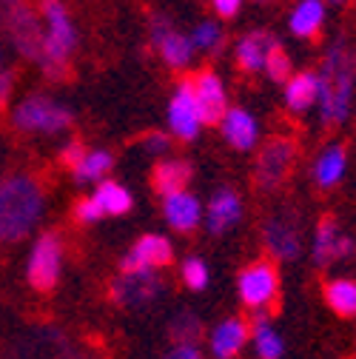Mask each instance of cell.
I'll list each match as a JSON object with an SVG mask.
<instances>
[{"instance_id":"obj_19","label":"cell","mask_w":356,"mask_h":359,"mask_svg":"<svg viewBox=\"0 0 356 359\" xmlns=\"http://www.w3.org/2000/svg\"><path fill=\"white\" fill-rule=\"evenodd\" d=\"M317 97H320V80L314 72H294L285 80V106L294 114H302L310 106H317Z\"/></svg>"},{"instance_id":"obj_31","label":"cell","mask_w":356,"mask_h":359,"mask_svg":"<svg viewBox=\"0 0 356 359\" xmlns=\"http://www.w3.org/2000/svg\"><path fill=\"white\" fill-rule=\"evenodd\" d=\"M191 43H194V49H200V52H217L222 46V29H219V23H214V20L197 23V29L191 32Z\"/></svg>"},{"instance_id":"obj_4","label":"cell","mask_w":356,"mask_h":359,"mask_svg":"<svg viewBox=\"0 0 356 359\" xmlns=\"http://www.w3.org/2000/svg\"><path fill=\"white\" fill-rule=\"evenodd\" d=\"M0 26H4L12 46L32 63H40L46 32L40 26V18L26 0H0Z\"/></svg>"},{"instance_id":"obj_11","label":"cell","mask_w":356,"mask_h":359,"mask_svg":"<svg viewBox=\"0 0 356 359\" xmlns=\"http://www.w3.org/2000/svg\"><path fill=\"white\" fill-rule=\"evenodd\" d=\"M262 243H265V251H268L274 259H282V262L296 259L302 254L299 222L294 217H285V214L268 217L262 226Z\"/></svg>"},{"instance_id":"obj_37","label":"cell","mask_w":356,"mask_h":359,"mask_svg":"<svg viewBox=\"0 0 356 359\" xmlns=\"http://www.w3.org/2000/svg\"><path fill=\"white\" fill-rule=\"evenodd\" d=\"M168 32H171V20H168L165 15H154V18H151V43H154V46H157V43H160Z\"/></svg>"},{"instance_id":"obj_16","label":"cell","mask_w":356,"mask_h":359,"mask_svg":"<svg viewBox=\"0 0 356 359\" xmlns=\"http://www.w3.org/2000/svg\"><path fill=\"white\" fill-rule=\"evenodd\" d=\"M163 214H165V222L174 231H194L200 226V219H203L200 200L194 194H189L186 189L171 191V194L163 197Z\"/></svg>"},{"instance_id":"obj_38","label":"cell","mask_w":356,"mask_h":359,"mask_svg":"<svg viewBox=\"0 0 356 359\" xmlns=\"http://www.w3.org/2000/svg\"><path fill=\"white\" fill-rule=\"evenodd\" d=\"M12 86H15V74L4 66L0 69V109L9 103V95H12Z\"/></svg>"},{"instance_id":"obj_17","label":"cell","mask_w":356,"mask_h":359,"mask_svg":"<svg viewBox=\"0 0 356 359\" xmlns=\"http://www.w3.org/2000/svg\"><path fill=\"white\" fill-rule=\"evenodd\" d=\"M242 217V200L237 197V191L231 189H219L211 200H208V214H205V226L211 234H226L231 231Z\"/></svg>"},{"instance_id":"obj_9","label":"cell","mask_w":356,"mask_h":359,"mask_svg":"<svg viewBox=\"0 0 356 359\" xmlns=\"http://www.w3.org/2000/svg\"><path fill=\"white\" fill-rule=\"evenodd\" d=\"M165 294V283L154 271H120L111 283V299L123 308H146Z\"/></svg>"},{"instance_id":"obj_39","label":"cell","mask_w":356,"mask_h":359,"mask_svg":"<svg viewBox=\"0 0 356 359\" xmlns=\"http://www.w3.org/2000/svg\"><path fill=\"white\" fill-rule=\"evenodd\" d=\"M168 356H171V359H197V356H203V348L183 342V345H174V348L168 351Z\"/></svg>"},{"instance_id":"obj_15","label":"cell","mask_w":356,"mask_h":359,"mask_svg":"<svg viewBox=\"0 0 356 359\" xmlns=\"http://www.w3.org/2000/svg\"><path fill=\"white\" fill-rule=\"evenodd\" d=\"M219 128H222L226 143L234 146L237 151H251L259 140V123L245 109H226V114L219 120Z\"/></svg>"},{"instance_id":"obj_12","label":"cell","mask_w":356,"mask_h":359,"mask_svg":"<svg viewBox=\"0 0 356 359\" xmlns=\"http://www.w3.org/2000/svg\"><path fill=\"white\" fill-rule=\"evenodd\" d=\"M174 257V245L163 234H146L140 237L131 251L120 259V271H157L165 268Z\"/></svg>"},{"instance_id":"obj_35","label":"cell","mask_w":356,"mask_h":359,"mask_svg":"<svg viewBox=\"0 0 356 359\" xmlns=\"http://www.w3.org/2000/svg\"><path fill=\"white\" fill-rule=\"evenodd\" d=\"M88 149L80 143V140H69L63 149H60V163L66 165V168H74L80 160H83V154H85Z\"/></svg>"},{"instance_id":"obj_18","label":"cell","mask_w":356,"mask_h":359,"mask_svg":"<svg viewBox=\"0 0 356 359\" xmlns=\"http://www.w3.org/2000/svg\"><path fill=\"white\" fill-rule=\"evenodd\" d=\"M248 339H251V328H248V323L231 317V320H222V323L211 331V337H208V348H211L214 356L228 359V356H237V353L245 348Z\"/></svg>"},{"instance_id":"obj_6","label":"cell","mask_w":356,"mask_h":359,"mask_svg":"<svg viewBox=\"0 0 356 359\" xmlns=\"http://www.w3.org/2000/svg\"><path fill=\"white\" fill-rule=\"evenodd\" d=\"M63 271V243L57 234L46 231L40 234L29 251V262H26V277L32 283V288L37 291H52L60 280Z\"/></svg>"},{"instance_id":"obj_22","label":"cell","mask_w":356,"mask_h":359,"mask_svg":"<svg viewBox=\"0 0 356 359\" xmlns=\"http://www.w3.org/2000/svg\"><path fill=\"white\" fill-rule=\"evenodd\" d=\"M251 342L259 359H280L285 353V342L280 337V331L271 325V320L265 317V308L256 311V317L251 323Z\"/></svg>"},{"instance_id":"obj_7","label":"cell","mask_w":356,"mask_h":359,"mask_svg":"<svg viewBox=\"0 0 356 359\" xmlns=\"http://www.w3.org/2000/svg\"><path fill=\"white\" fill-rule=\"evenodd\" d=\"M296 160V143L291 137H274L262 146V151L256 154V165H254V180L262 191H274L282 186V180L288 177L291 165Z\"/></svg>"},{"instance_id":"obj_13","label":"cell","mask_w":356,"mask_h":359,"mask_svg":"<svg viewBox=\"0 0 356 359\" xmlns=\"http://www.w3.org/2000/svg\"><path fill=\"white\" fill-rule=\"evenodd\" d=\"M356 243L353 237H348L345 231H339L336 226V219L334 217H325L317 231H314V245H310V257H314V265L325 268L336 259H348L353 254Z\"/></svg>"},{"instance_id":"obj_5","label":"cell","mask_w":356,"mask_h":359,"mask_svg":"<svg viewBox=\"0 0 356 359\" xmlns=\"http://www.w3.org/2000/svg\"><path fill=\"white\" fill-rule=\"evenodd\" d=\"M12 120H15V128H20V131L60 134V131H66L71 126V111L63 103H57V100H52L46 95H32L15 109Z\"/></svg>"},{"instance_id":"obj_34","label":"cell","mask_w":356,"mask_h":359,"mask_svg":"<svg viewBox=\"0 0 356 359\" xmlns=\"http://www.w3.org/2000/svg\"><path fill=\"white\" fill-rule=\"evenodd\" d=\"M143 149H146L151 157H163V154H168L171 140L165 137L163 131H151V134H146V137H143Z\"/></svg>"},{"instance_id":"obj_23","label":"cell","mask_w":356,"mask_h":359,"mask_svg":"<svg viewBox=\"0 0 356 359\" xmlns=\"http://www.w3.org/2000/svg\"><path fill=\"white\" fill-rule=\"evenodd\" d=\"M191 183V165L186 160H160L151 171V186L157 194H171L183 191Z\"/></svg>"},{"instance_id":"obj_36","label":"cell","mask_w":356,"mask_h":359,"mask_svg":"<svg viewBox=\"0 0 356 359\" xmlns=\"http://www.w3.org/2000/svg\"><path fill=\"white\" fill-rule=\"evenodd\" d=\"M211 6H214V12H217V18L228 20V18H234V15L240 12L242 0H211Z\"/></svg>"},{"instance_id":"obj_26","label":"cell","mask_w":356,"mask_h":359,"mask_svg":"<svg viewBox=\"0 0 356 359\" xmlns=\"http://www.w3.org/2000/svg\"><path fill=\"white\" fill-rule=\"evenodd\" d=\"M92 197L97 200V205L103 208V214H106V217L128 214V211H131V205H135V200H131L128 189H123L120 183H114V180H100Z\"/></svg>"},{"instance_id":"obj_33","label":"cell","mask_w":356,"mask_h":359,"mask_svg":"<svg viewBox=\"0 0 356 359\" xmlns=\"http://www.w3.org/2000/svg\"><path fill=\"white\" fill-rule=\"evenodd\" d=\"M74 217H77L80 222H85V226H92V222L103 219L106 214H103V208L97 205L95 197H83V200H77V205H74Z\"/></svg>"},{"instance_id":"obj_25","label":"cell","mask_w":356,"mask_h":359,"mask_svg":"<svg viewBox=\"0 0 356 359\" xmlns=\"http://www.w3.org/2000/svg\"><path fill=\"white\" fill-rule=\"evenodd\" d=\"M114 165V157L103 149H95V151H85L83 160L71 168V177L77 186H88V183H100V180H106V174L111 171Z\"/></svg>"},{"instance_id":"obj_14","label":"cell","mask_w":356,"mask_h":359,"mask_svg":"<svg viewBox=\"0 0 356 359\" xmlns=\"http://www.w3.org/2000/svg\"><path fill=\"white\" fill-rule=\"evenodd\" d=\"M191 83H194V97H197L203 123L205 126L219 123L222 114H226V109H228V97H226V86H222V80L214 72H200Z\"/></svg>"},{"instance_id":"obj_32","label":"cell","mask_w":356,"mask_h":359,"mask_svg":"<svg viewBox=\"0 0 356 359\" xmlns=\"http://www.w3.org/2000/svg\"><path fill=\"white\" fill-rule=\"evenodd\" d=\"M180 277L183 283L191 288V291H203L208 283H211V274H208V265L200 259V257H189L180 268Z\"/></svg>"},{"instance_id":"obj_28","label":"cell","mask_w":356,"mask_h":359,"mask_svg":"<svg viewBox=\"0 0 356 359\" xmlns=\"http://www.w3.org/2000/svg\"><path fill=\"white\" fill-rule=\"evenodd\" d=\"M325 302L339 317H356V280H331L325 285Z\"/></svg>"},{"instance_id":"obj_3","label":"cell","mask_w":356,"mask_h":359,"mask_svg":"<svg viewBox=\"0 0 356 359\" xmlns=\"http://www.w3.org/2000/svg\"><path fill=\"white\" fill-rule=\"evenodd\" d=\"M40 15L46 20V43L37 66L49 80H63L69 72V57L77 46V29L63 0H40Z\"/></svg>"},{"instance_id":"obj_29","label":"cell","mask_w":356,"mask_h":359,"mask_svg":"<svg viewBox=\"0 0 356 359\" xmlns=\"http://www.w3.org/2000/svg\"><path fill=\"white\" fill-rule=\"evenodd\" d=\"M168 337H171L174 345H183V342L200 345L203 342V323H200V317H197V313H191V311H180L168 323Z\"/></svg>"},{"instance_id":"obj_21","label":"cell","mask_w":356,"mask_h":359,"mask_svg":"<svg viewBox=\"0 0 356 359\" xmlns=\"http://www.w3.org/2000/svg\"><path fill=\"white\" fill-rule=\"evenodd\" d=\"M325 0H299V4L294 6L291 12V32L302 40H310V37H317L322 23H325Z\"/></svg>"},{"instance_id":"obj_30","label":"cell","mask_w":356,"mask_h":359,"mask_svg":"<svg viewBox=\"0 0 356 359\" xmlns=\"http://www.w3.org/2000/svg\"><path fill=\"white\" fill-rule=\"evenodd\" d=\"M265 74H268L271 83H285L291 74H294V63L288 57V52L280 46V43H274V46L268 49V55H265Z\"/></svg>"},{"instance_id":"obj_1","label":"cell","mask_w":356,"mask_h":359,"mask_svg":"<svg viewBox=\"0 0 356 359\" xmlns=\"http://www.w3.org/2000/svg\"><path fill=\"white\" fill-rule=\"evenodd\" d=\"M320 120L322 126H339L348 120L356 92V55L345 40L328 46L325 60L320 66Z\"/></svg>"},{"instance_id":"obj_20","label":"cell","mask_w":356,"mask_h":359,"mask_svg":"<svg viewBox=\"0 0 356 359\" xmlns=\"http://www.w3.org/2000/svg\"><path fill=\"white\" fill-rule=\"evenodd\" d=\"M274 43H277V37L268 34V32H262V29L245 34V37L237 43V52H234L237 66H240L242 72H259V69L265 66V55H268V49L274 46Z\"/></svg>"},{"instance_id":"obj_10","label":"cell","mask_w":356,"mask_h":359,"mask_svg":"<svg viewBox=\"0 0 356 359\" xmlns=\"http://www.w3.org/2000/svg\"><path fill=\"white\" fill-rule=\"evenodd\" d=\"M168 126L174 131V137L180 140H194L200 128H203V114H200V106H197V97H194V83L191 80H183L177 86V92L168 103Z\"/></svg>"},{"instance_id":"obj_24","label":"cell","mask_w":356,"mask_h":359,"mask_svg":"<svg viewBox=\"0 0 356 359\" xmlns=\"http://www.w3.org/2000/svg\"><path fill=\"white\" fill-rule=\"evenodd\" d=\"M345 168H348V154H345V149H342V146H331V149H325V151L317 157V163H314V183H317L320 189H334L339 180H342Z\"/></svg>"},{"instance_id":"obj_8","label":"cell","mask_w":356,"mask_h":359,"mask_svg":"<svg viewBox=\"0 0 356 359\" xmlns=\"http://www.w3.org/2000/svg\"><path fill=\"white\" fill-rule=\"evenodd\" d=\"M237 291H240V299H242L251 311H259V308L274 305V299H277V294H280L277 265L268 262V259L251 262L248 268H242V274H240V280H237Z\"/></svg>"},{"instance_id":"obj_41","label":"cell","mask_w":356,"mask_h":359,"mask_svg":"<svg viewBox=\"0 0 356 359\" xmlns=\"http://www.w3.org/2000/svg\"><path fill=\"white\" fill-rule=\"evenodd\" d=\"M4 66H6V52L0 49V69H4Z\"/></svg>"},{"instance_id":"obj_27","label":"cell","mask_w":356,"mask_h":359,"mask_svg":"<svg viewBox=\"0 0 356 359\" xmlns=\"http://www.w3.org/2000/svg\"><path fill=\"white\" fill-rule=\"evenodd\" d=\"M157 49H160L163 60H165L171 69H186V66L191 63L194 52H197L194 43H191V37L183 34V32H174V29L157 43Z\"/></svg>"},{"instance_id":"obj_40","label":"cell","mask_w":356,"mask_h":359,"mask_svg":"<svg viewBox=\"0 0 356 359\" xmlns=\"http://www.w3.org/2000/svg\"><path fill=\"white\" fill-rule=\"evenodd\" d=\"M325 4H331V6H345L348 0H325Z\"/></svg>"},{"instance_id":"obj_2","label":"cell","mask_w":356,"mask_h":359,"mask_svg":"<svg viewBox=\"0 0 356 359\" xmlns=\"http://www.w3.org/2000/svg\"><path fill=\"white\" fill-rule=\"evenodd\" d=\"M46 194L32 174L0 180V243H20L43 217Z\"/></svg>"}]
</instances>
